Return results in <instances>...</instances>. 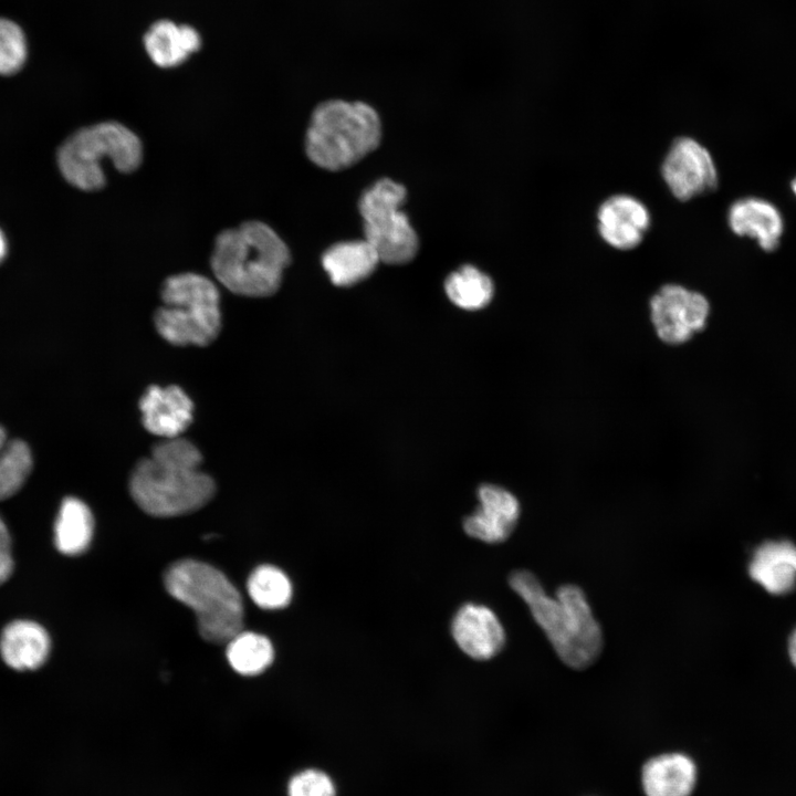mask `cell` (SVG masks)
<instances>
[{
	"label": "cell",
	"mask_w": 796,
	"mask_h": 796,
	"mask_svg": "<svg viewBox=\"0 0 796 796\" xmlns=\"http://www.w3.org/2000/svg\"><path fill=\"white\" fill-rule=\"evenodd\" d=\"M199 449L184 438L164 439L134 468L129 491L136 504L157 517L195 512L213 496V479L200 470Z\"/></svg>",
	"instance_id": "obj_1"
},
{
	"label": "cell",
	"mask_w": 796,
	"mask_h": 796,
	"mask_svg": "<svg viewBox=\"0 0 796 796\" xmlns=\"http://www.w3.org/2000/svg\"><path fill=\"white\" fill-rule=\"evenodd\" d=\"M509 585L527 605L535 622L566 666L582 670L598 659L604 646L603 630L585 593L577 585H562L553 597L526 569L512 572Z\"/></svg>",
	"instance_id": "obj_2"
},
{
	"label": "cell",
	"mask_w": 796,
	"mask_h": 796,
	"mask_svg": "<svg viewBox=\"0 0 796 796\" xmlns=\"http://www.w3.org/2000/svg\"><path fill=\"white\" fill-rule=\"evenodd\" d=\"M290 261L281 237L266 223L250 220L217 235L210 263L216 279L230 292L266 297L279 290Z\"/></svg>",
	"instance_id": "obj_3"
},
{
	"label": "cell",
	"mask_w": 796,
	"mask_h": 796,
	"mask_svg": "<svg viewBox=\"0 0 796 796\" xmlns=\"http://www.w3.org/2000/svg\"><path fill=\"white\" fill-rule=\"evenodd\" d=\"M167 591L191 608L200 636L217 645L227 643L243 630L242 597L227 576L196 559H181L165 573Z\"/></svg>",
	"instance_id": "obj_4"
},
{
	"label": "cell",
	"mask_w": 796,
	"mask_h": 796,
	"mask_svg": "<svg viewBox=\"0 0 796 796\" xmlns=\"http://www.w3.org/2000/svg\"><path fill=\"white\" fill-rule=\"evenodd\" d=\"M380 138V119L371 106L329 100L317 105L311 116L305 151L316 166L337 171L375 150Z\"/></svg>",
	"instance_id": "obj_5"
},
{
	"label": "cell",
	"mask_w": 796,
	"mask_h": 796,
	"mask_svg": "<svg viewBox=\"0 0 796 796\" xmlns=\"http://www.w3.org/2000/svg\"><path fill=\"white\" fill-rule=\"evenodd\" d=\"M143 160L139 137L118 122H102L80 128L60 146L56 163L62 177L83 191H95L106 184L104 163L128 174Z\"/></svg>",
	"instance_id": "obj_6"
},
{
	"label": "cell",
	"mask_w": 796,
	"mask_h": 796,
	"mask_svg": "<svg viewBox=\"0 0 796 796\" xmlns=\"http://www.w3.org/2000/svg\"><path fill=\"white\" fill-rule=\"evenodd\" d=\"M163 305L154 315L159 335L177 346H207L221 328L220 294L207 276L186 272L161 285Z\"/></svg>",
	"instance_id": "obj_7"
},
{
	"label": "cell",
	"mask_w": 796,
	"mask_h": 796,
	"mask_svg": "<svg viewBox=\"0 0 796 796\" xmlns=\"http://www.w3.org/2000/svg\"><path fill=\"white\" fill-rule=\"evenodd\" d=\"M405 200V187L383 178L366 189L358 202L365 240L387 264L410 262L419 248L417 233L400 210Z\"/></svg>",
	"instance_id": "obj_8"
},
{
	"label": "cell",
	"mask_w": 796,
	"mask_h": 796,
	"mask_svg": "<svg viewBox=\"0 0 796 796\" xmlns=\"http://www.w3.org/2000/svg\"><path fill=\"white\" fill-rule=\"evenodd\" d=\"M649 308L657 336L670 345L683 344L701 332L710 313L703 294L679 284L661 286L650 298Z\"/></svg>",
	"instance_id": "obj_9"
},
{
	"label": "cell",
	"mask_w": 796,
	"mask_h": 796,
	"mask_svg": "<svg viewBox=\"0 0 796 796\" xmlns=\"http://www.w3.org/2000/svg\"><path fill=\"white\" fill-rule=\"evenodd\" d=\"M661 172L671 193L681 201L713 191L718 186V171L710 151L691 137H679L672 143Z\"/></svg>",
	"instance_id": "obj_10"
},
{
	"label": "cell",
	"mask_w": 796,
	"mask_h": 796,
	"mask_svg": "<svg viewBox=\"0 0 796 796\" xmlns=\"http://www.w3.org/2000/svg\"><path fill=\"white\" fill-rule=\"evenodd\" d=\"M478 496L480 506L464 519V532L489 544L506 541L519 522L520 502L504 488L492 484L482 485Z\"/></svg>",
	"instance_id": "obj_11"
},
{
	"label": "cell",
	"mask_w": 796,
	"mask_h": 796,
	"mask_svg": "<svg viewBox=\"0 0 796 796\" xmlns=\"http://www.w3.org/2000/svg\"><path fill=\"white\" fill-rule=\"evenodd\" d=\"M451 633L457 646L474 660H489L505 645L500 619L484 605H463L452 619Z\"/></svg>",
	"instance_id": "obj_12"
},
{
	"label": "cell",
	"mask_w": 796,
	"mask_h": 796,
	"mask_svg": "<svg viewBox=\"0 0 796 796\" xmlns=\"http://www.w3.org/2000/svg\"><path fill=\"white\" fill-rule=\"evenodd\" d=\"M650 226L647 207L630 195L607 198L597 211V230L601 239L618 250H630L640 244Z\"/></svg>",
	"instance_id": "obj_13"
},
{
	"label": "cell",
	"mask_w": 796,
	"mask_h": 796,
	"mask_svg": "<svg viewBox=\"0 0 796 796\" xmlns=\"http://www.w3.org/2000/svg\"><path fill=\"white\" fill-rule=\"evenodd\" d=\"M143 425L164 439L178 438L191 423L193 404L178 386H150L139 401Z\"/></svg>",
	"instance_id": "obj_14"
},
{
	"label": "cell",
	"mask_w": 796,
	"mask_h": 796,
	"mask_svg": "<svg viewBox=\"0 0 796 796\" xmlns=\"http://www.w3.org/2000/svg\"><path fill=\"white\" fill-rule=\"evenodd\" d=\"M727 223L733 233L756 240L766 252L777 249L784 231L779 210L772 202L757 197L734 201L727 212Z\"/></svg>",
	"instance_id": "obj_15"
},
{
	"label": "cell",
	"mask_w": 796,
	"mask_h": 796,
	"mask_svg": "<svg viewBox=\"0 0 796 796\" xmlns=\"http://www.w3.org/2000/svg\"><path fill=\"white\" fill-rule=\"evenodd\" d=\"M748 574L769 594L790 593L796 586V546L789 541L763 543L753 553Z\"/></svg>",
	"instance_id": "obj_16"
},
{
	"label": "cell",
	"mask_w": 796,
	"mask_h": 796,
	"mask_svg": "<svg viewBox=\"0 0 796 796\" xmlns=\"http://www.w3.org/2000/svg\"><path fill=\"white\" fill-rule=\"evenodd\" d=\"M50 638L43 627L33 621L17 620L2 631L0 652L12 669L34 670L41 667L50 652Z\"/></svg>",
	"instance_id": "obj_17"
},
{
	"label": "cell",
	"mask_w": 796,
	"mask_h": 796,
	"mask_svg": "<svg viewBox=\"0 0 796 796\" xmlns=\"http://www.w3.org/2000/svg\"><path fill=\"white\" fill-rule=\"evenodd\" d=\"M695 781L694 763L680 753L653 757L642 769V786L647 796H690Z\"/></svg>",
	"instance_id": "obj_18"
},
{
	"label": "cell",
	"mask_w": 796,
	"mask_h": 796,
	"mask_svg": "<svg viewBox=\"0 0 796 796\" xmlns=\"http://www.w3.org/2000/svg\"><path fill=\"white\" fill-rule=\"evenodd\" d=\"M379 262L378 253L365 239L335 243L322 256L324 270L337 286H352L365 280Z\"/></svg>",
	"instance_id": "obj_19"
},
{
	"label": "cell",
	"mask_w": 796,
	"mask_h": 796,
	"mask_svg": "<svg viewBox=\"0 0 796 796\" xmlns=\"http://www.w3.org/2000/svg\"><path fill=\"white\" fill-rule=\"evenodd\" d=\"M146 52L160 67H174L181 64L190 54L199 50V33L190 25H177L168 20L154 23L144 38Z\"/></svg>",
	"instance_id": "obj_20"
},
{
	"label": "cell",
	"mask_w": 796,
	"mask_h": 796,
	"mask_svg": "<svg viewBox=\"0 0 796 796\" xmlns=\"http://www.w3.org/2000/svg\"><path fill=\"white\" fill-rule=\"evenodd\" d=\"M94 531L88 506L76 498H66L54 525L56 548L64 555H78L87 549Z\"/></svg>",
	"instance_id": "obj_21"
},
{
	"label": "cell",
	"mask_w": 796,
	"mask_h": 796,
	"mask_svg": "<svg viewBox=\"0 0 796 796\" xmlns=\"http://www.w3.org/2000/svg\"><path fill=\"white\" fill-rule=\"evenodd\" d=\"M226 645L229 664L242 675H256L263 672L274 659L272 642L256 632L241 630Z\"/></svg>",
	"instance_id": "obj_22"
},
{
	"label": "cell",
	"mask_w": 796,
	"mask_h": 796,
	"mask_svg": "<svg viewBox=\"0 0 796 796\" xmlns=\"http://www.w3.org/2000/svg\"><path fill=\"white\" fill-rule=\"evenodd\" d=\"M444 290L457 306L475 311L485 307L494 294L491 277L471 264L452 272L444 282Z\"/></svg>",
	"instance_id": "obj_23"
},
{
	"label": "cell",
	"mask_w": 796,
	"mask_h": 796,
	"mask_svg": "<svg viewBox=\"0 0 796 796\" xmlns=\"http://www.w3.org/2000/svg\"><path fill=\"white\" fill-rule=\"evenodd\" d=\"M247 590L252 601L265 610L286 607L293 596V586L287 575L276 566L261 565L249 576Z\"/></svg>",
	"instance_id": "obj_24"
},
{
	"label": "cell",
	"mask_w": 796,
	"mask_h": 796,
	"mask_svg": "<svg viewBox=\"0 0 796 796\" xmlns=\"http://www.w3.org/2000/svg\"><path fill=\"white\" fill-rule=\"evenodd\" d=\"M31 469L32 454L28 444L19 439H9L0 426V500L18 492Z\"/></svg>",
	"instance_id": "obj_25"
},
{
	"label": "cell",
	"mask_w": 796,
	"mask_h": 796,
	"mask_svg": "<svg viewBox=\"0 0 796 796\" xmlns=\"http://www.w3.org/2000/svg\"><path fill=\"white\" fill-rule=\"evenodd\" d=\"M27 55L22 29L13 21L0 18V75L17 73L25 63Z\"/></svg>",
	"instance_id": "obj_26"
},
{
	"label": "cell",
	"mask_w": 796,
	"mask_h": 796,
	"mask_svg": "<svg viewBox=\"0 0 796 796\" xmlns=\"http://www.w3.org/2000/svg\"><path fill=\"white\" fill-rule=\"evenodd\" d=\"M333 778L318 768H305L292 775L286 785V796H336Z\"/></svg>",
	"instance_id": "obj_27"
},
{
	"label": "cell",
	"mask_w": 796,
	"mask_h": 796,
	"mask_svg": "<svg viewBox=\"0 0 796 796\" xmlns=\"http://www.w3.org/2000/svg\"><path fill=\"white\" fill-rule=\"evenodd\" d=\"M12 569L13 561L11 555L10 536L3 521L0 517V585L10 577Z\"/></svg>",
	"instance_id": "obj_28"
},
{
	"label": "cell",
	"mask_w": 796,
	"mask_h": 796,
	"mask_svg": "<svg viewBox=\"0 0 796 796\" xmlns=\"http://www.w3.org/2000/svg\"><path fill=\"white\" fill-rule=\"evenodd\" d=\"M8 239L3 232V230L0 228V264L4 261L8 254Z\"/></svg>",
	"instance_id": "obj_29"
},
{
	"label": "cell",
	"mask_w": 796,
	"mask_h": 796,
	"mask_svg": "<svg viewBox=\"0 0 796 796\" xmlns=\"http://www.w3.org/2000/svg\"><path fill=\"white\" fill-rule=\"evenodd\" d=\"M788 652L793 664L796 667V629L792 632L789 637Z\"/></svg>",
	"instance_id": "obj_30"
},
{
	"label": "cell",
	"mask_w": 796,
	"mask_h": 796,
	"mask_svg": "<svg viewBox=\"0 0 796 796\" xmlns=\"http://www.w3.org/2000/svg\"><path fill=\"white\" fill-rule=\"evenodd\" d=\"M790 187H792L794 195L796 196V177L793 179Z\"/></svg>",
	"instance_id": "obj_31"
}]
</instances>
